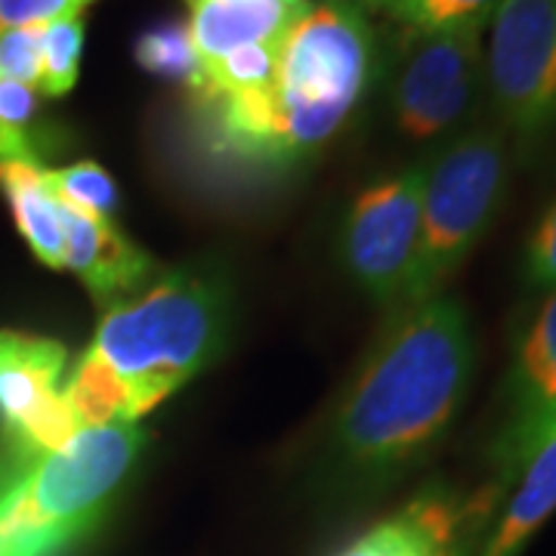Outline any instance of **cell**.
<instances>
[{
  "label": "cell",
  "mask_w": 556,
  "mask_h": 556,
  "mask_svg": "<svg viewBox=\"0 0 556 556\" xmlns=\"http://www.w3.org/2000/svg\"><path fill=\"white\" fill-rule=\"evenodd\" d=\"M464 306L430 298L402 306L334 417V452L358 473H393L437 442L473 378Z\"/></svg>",
  "instance_id": "cell-1"
},
{
  "label": "cell",
  "mask_w": 556,
  "mask_h": 556,
  "mask_svg": "<svg viewBox=\"0 0 556 556\" xmlns=\"http://www.w3.org/2000/svg\"><path fill=\"white\" fill-rule=\"evenodd\" d=\"M226 325L217 278L179 269L105 309L90 353L121 380L137 424L217 356Z\"/></svg>",
  "instance_id": "cell-2"
},
{
  "label": "cell",
  "mask_w": 556,
  "mask_h": 556,
  "mask_svg": "<svg viewBox=\"0 0 556 556\" xmlns=\"http://www.w3.org/2000/svg\"><path fill=\"white\" fill-rule=\"evenodd\" d=\"M137 424L80 427L56 452L0 485V556H65L90 535L130 477Z\"/></svg>",
  "instance_id": "cell-3"
},
{
  "label": "cell",
  "mask_w": 556,
  "mask_h": 556,
  "mask_svg": "<svg viewBox=\"0 0 556 556\" xmlns=\"http://www.w3.org/2000/svg\"><path fill=\"white\" fill-rule=\"evenodd\" d=\"M375 72L378 40L365 10L353 0L309 3L278 43V164L306 159L334 137Z\"/></svg>",
  "instance_id": "cell-4"
},
{
  "label": "cell",
  "mask_w": 556,
  "mask_h": 556,
  "mask_svg": "<svg viewBox=\"0 0 556 556\" xmlns=\"http://www.w3.org/2000/svg\"><path fill=\"white\" fill-rule=\"evenodd\" d=\"M507 186L504 134L477 127L424 164L420 244L402 306L439 298L442 285L489 232Z\"/></svg>",
  "instance_id": "cell-5"
},
{
  "label": "cell",
  "mask_w": 556,
  "mask_h": 556,
  "mask_svg": "<svg viewBox=\"0 0 556 556\" xmlns=\"http://www.w3.org/2000/svg\"><path fill=\"white\" fill-rule=\"evenodd\" d=\"M485 80L504 127L532 149L556 134V0H501Z\"/></svg>",
  "instance_id": "cell-6"
},
{
  "label": "cell",
  "mask_w": 556,
  "mask_h": 556,
  "mask_svg": "<svg viewBox=\"0 0 556 556\" xmlns=\"http://www.w3.org/2000/svg\"><path fill=\"white\" fill-rule=\"evenodd\" d=\"M485 25H452L412 31L393 84L390 109L399 134L408 139H437L470 115L485 78Z\"/></svg>",
  "instance_id": "cell-7"
},
{
  "label": "cell",
  "mask_w": 556,
  "mask_h": 556,
  "mask_svg": "<svg viewBox=\"0 0 556 556\" xmlns=\"http://www.w3.org/2000/svg\"><path fill=\"white\" fill-rule=\"evenodd\" d=\"M62 368L60 340L0 331V485L80 430L60 393Z\"/></svg>",
  "instance_id": "cell-8"
},
{
  "label": "cell",
  "mask_w": 556,
  "mask_h": 556,
  "mask_svg": "<svg viewBox=\"0 0 556 556\" xmlns=\"http://www.w3.org/2000/svg\"><path fill=\"white\" fill-rule=\"evenodd\" d=\"M424 164H412L393 177L358 192L343 223V260L350 276L378 300L405 298L420 244Z\"/></svg>",
  "instance_id": "cell-9"
},
{
  "label": "cell",
  "mask_w": 556,
  "mask_h": 556,
  "mask_svg": "<svg viewBox=\"0 0 556 556\" xmlns=\"http://www.w3.org/2000/svg\"><path fill=\"white\" fill-rule=\"evenodd\" d=\"M62 207V204H60ZM65 269H72L100 306L112 309L155 281L159 263L112 219H90L62 207Z\"/></svg>",
  "instance_id": "cell-10"
},
{
  "label": "cell",
  "mask_w": 556,
  "mask_h": 556,
  "mask_svg": "<svg viewBox=\"0 0 556 556\" xmlns=\"http://www.w3.org/2000/svg\"><path fill=\"white\" fill-rule=\"evenodd\" d=\"M306 7L309 0H199L189 20L199 65L223 60L239 47L278 43Z\"/></svg>",
  "instance_id": "cell-11"
},
{
  "label": "cell",
  "mask_w": 556,
  "mask_h": 556,
  "mask_svg": "<svg viewBox=\"0 0 556 556\" xmlns=\"http://www.w3.org/2000/svg\"><path fill=\"white\" fill-rule=\"evenodd\" d=\"M40 161H0V192L10 201L22 239L50 269H65L62 207L47 189Z\"/></svg>",
  "instance_id": "cell-12"
},
{
  "label": "cell",
  "mask_w": 556,
  "mask_h": 556,
  "mask_svg": "<svg viewBox=\"0 0 556 556\" xmlns=\"http://www.w3.org/2000/svg\"><path fill=\"white\" fill-rule=\"evenodd\" d=\"M519 470H522V482L517 495L510 497L482 556H517L519 547L556 510V430L526 457Z\"/></svg>",
  "instance_id": "cell-13"
},
{
  "label": "cell",
  "mask_w": 556,
  "mask_h": 556,
  "mask_svg": "<svg viewBox=\"0 0 556 556\" xmlns=\"http://www.w3.org/2000/svg\"><path fill=\"white\" fill-rule=\"evenodd\" d=\"M556 402V288L541 303L510 371V420L522 424Z\"/></svg>",
  "instance_id": "cell-14"
},
{
  "label": "cell",
  "mask_w": 556,
  "mask_h": 556,
  "mask_svg": "<svg viewBox=\"0 0 556 556\" xmlns=\"http://www.w3.org/2000/svg\"><path fill=\"white\" fill-rule=\"evenodd\" d=\"M455 532V510L442 497H420L399 517L358 538L340 556H445Z\"/></svg>",
  "instance_id": "cell-15"
},
{
  "label": "cell",
  "mask_w": 556,
  "mask_h": 556,
  "mask_svg": "<svg viewBox=\"0 0 556 556\" xmlns=\"http://www.w3.org/2000/svg\"><path fill=\"white\" fill-rule=\"evenodd\" d=\"M65 405L78 427H109V424H134L130 405L121 380L105 368V362L90 350L80 356L72 380L65 383Z\"/></svg>",
  "instance_id": "cell-16"
},
{
  "label": "cell",
  "mask_w": 556,
  "mask_h": 556,
  "mask_svg": "<svg viewBox=\"0 0 556 556\" xmlns=\"http://www.w3.org/2000/svg\"><path fill=\"white\" fill-rule=\"evenodd\" d=\"M134 60L152 78L189 87L199 78V56L189 38V22L167 20L149 25L134 43Z\"/></svg>",
  "instance_id": "cell-17"
},
{
  "label": "cell",
  "mask_w": 556,
  "mask_h": 556,
  "mask_svg": "<svg viewBox=\"0 0 556 556\" xmlns=\"http://www.w3.org/2000/svg\"><path fill=\"white\" fill-rule=\"evenodd\" d=\"M47 189L62 207L90 219H112L118 211V186L97 161H75L65 167L43 170Z\"/></svg>",
  "instance_id": "cell-18"
},
{
  "label": "cell",
  "mask_w": 556,
  "mask_h": 556,
  "mask_svg": "<svg viewBox=\"0 0 556 556\" xmlns=\"http://www.w3.org/2000/svg\"><path fill=\"white\" fill-rule=\"evenodd\" d=\"M84 13L62 16L47 22L40 28V78L38 93L60 100L75 90L80 75V56H84Z\"/></svg>",
  "instance_id": "cell-19"
},
{
  "label": "cell",
  "mask_w": 556,
  "mask_h": 556,
  "mask_svg": "<svg viewBox=\"0 0 556 556\" xmlns=\"http://www.w3.org/2000/svg\"><path fill=\"white\" fill-rule=\"evenodd\" d=\"M38 112V87L0 78V161H38L31 139Z\"/></svg>",
  "instance_id": "cell-20"
},
{
  "label": "cell",
  "mask_w": 556,
  "mask_h": 556,
  "mask_svg": "<svg viewBox=\"0 0 556 556\" xmlns=\"http://www.w3.org/2000/svg\"><path fill=\"white\" fill-rule=\"evenodd\" d=\"M501 0H415L405 25L412 31H433L452 25H485L495 16Z\"/></svg>",
  "instance_id": "cell-21"
},
{
  "label": "cell",
  "mask_w": 556,
  "mask_h": 556,
  "mask_svg": "<svg viewBox=\"0 0 556 556\" xmlns=\"http://www.w3.org/2000/svg\"><path fill=\"white\" fill-rule=\"evenodd\" d=\"M526 281L532 288L554 291L556 288V199L541 214L532 236L526 241Z\"/></svg>",
  "instance_id": "cell-22"
},
{
  "label": "cell",
  "mask_w": 556,
  "mask_h": 556,
  "mask_svg": "<svg viewBox=\"0 0 556 556\" xmlns=\"http://www.w3.org/2000/svg\"><path fill=\"white\" fill-rule=\"evenodd\" d=\"M84 0H0V35L84 13Z\"/></svg>",
  "instance_id": "cell-23"
},
{
  "label": "cell",
  "mask_w": 556,
  "mask_h": 556,
  "mask_svg": "<svg viewBox=\"0 0 556 556\" xmlns=\"http://www.w3.org/2000/svg\"><path fill=\"white\" fill-rule=\"evenodd\" d=\"M368 10H380V13H387V16H393L405 25L408 20V13H412V7H415V0H362Z\"/></svg>",
  "instance_id": "cell-24"
},
{
  "label": "cell",
  "mask_w": 556,
  "mask_h": 556,
  "mask_svg": "<svg viewBox=\"0 0 556 556\" xmlns=\"http://www.w3.org/2000/svg\"><path fill=\"white\" fill-rule=\"evenodd\" d=\"M186 3H189V7H195V3H199V0H186Z\"/></svg>",
  "instance_id": "cell-25"
},
{
  "label": "cell",
  "mask_w": 556,
  "mask_h": 556,
  "mask_svg": "<svg viewBox=\"0 0 556 556\" xmlns=\"http://www.w3.org/2000/svg\"><path fill=\"white\" fill-rule=\"evenodd\" d=\"M90 3H93V0H84V7H90Z\"/></svg>",
  "instance_id": "cell-26"
}]
</instances>
